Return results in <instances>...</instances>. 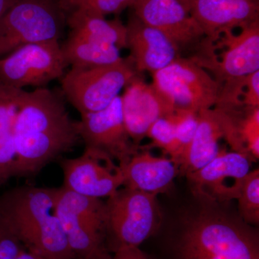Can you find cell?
<instances>
[{
	"mask_svg": "<svg viewBox=\"0 0 259 259\" xmlns=\"http://www.w3.org/2000/svg\"><path fill=\"white\" fill-rule=\"evenodd\" d=\"M172 118L175 127L176 152L171 160L177 165L193 139L198 125V113L176 110Z\"/></svg>",
	"mask_w": 259,
	"mask_h": 259,
	"instance_id": "484cf974",
	"label": "cell"
},
{
	"mask_svg": "<svg viewBox=\"0 0 259 259\" xmlns=\"http://www.w3.org/2000/svg\"><path fill=\"white\" fill-rule=\"evenodd\" d=\"M80 141L78 121L70 117L63 94L47 88L24 91L15 126V178L36 176Z\"/></svg>",
	"mask_w": 259,
	"mask_h": 259,
	"instance_id": "6da1fadb",
	"label": "cell"
},
{
	"mask_svg": "<svg viewBox=\"0 0 259 259\" xmlns=\"http://www.w3.org/2000/svg\"><path fill=\"white\" fill-rule=\"evenodd\" d=\"M121 97L124 123L130 137L139 148L153 122L175 112V107L151 83L136 76Z\"/></svg>",
	"mask_w": 259,
	"mask_h": 259,
	"instance_id": "5bb4252c",
	"label": "cell"
},
{
	"mask_svg": "<svg viewBox=\"0 0 259 259\" xmlns=\"http://www.w3.org/2000/svg\"><path fill=\"white\" fill-rule=\"evenodd\" d=\"M16 259H45L44 257L33 253V252L30 251L27 249L22 250L20 255L17 257Z\"/></svg>",
	"mask_w": 259,
	"mask_h": 259,
	"instance_id": "1f68e13d",
	"label": "cell"
},
{
	"mask_svg": "<svg viewBox=\"0 0 259 259\" xmlns=\"http://www.w3.org/2000/svg\"><path fill=\"white\" fill-rule=\"evenodd\" d=\"M24 249L23 243L0 212V259H16Z\"/></svg>",
	"mask_w": 259,
	"mask_h": 259,
	"instance_id": "83f0119b",
	"label": "cell"
},
{
	"mask_svg": "<svg viewBox=\"0 0 259 259\" xmlns=\"http://www.w3.org/2000/svg\"><path fill=\"white\" fill-rule=\"evenodd\" d=\"M112 259H148L147 256L139 247L120 246L116 248Z\"/></svg>",
	"mask_w": 259,
	"mask_h": 259,
	"instance_id": "f546056e",
	"label": "cell"
},
{
	"mask_svg": "<svg viewBox=\"0 0 259 259\" xmlns=\"http://www.w3.org/2000/svg\"><path fill=\"white\" fill-rule=\"evenodd\" d=\"M24 91L0 81V187L16 177L15 126Z\"/></svg>",
	"mask_w": 259,
	"mask_h": 259,
	"instance_id": "ffe728a7",
	"label": "cell"
},
{
	"mask_svg": "<svg viewBox=\"0 0 259 259\" xmlns=\"http://www.w3.org/2000/svg\"><path fill=\"white\" fill-rule=\"evenodd\" d=\"M240 215L247 223H259V169L250 170L245 177L237 198Z\"/></svg>",
	"mask_w": 259,
	"mask_h": 259,
	"instance_id": "603a6c76",
	"label": "cell"
},
{
	"mask_svg": "<svg viewBox=\"0 0 259 259\" xmlns=\"http://www.w3.org/2000/svg\"><path fill=\"white\" fill-rule=\"evenodd\" d=\"M18 0H0V19Z\"/></svg>",
	"mask_w": 259,
	"mask_h": 259,
	"instance_id": "4dcf8cb0",
	"label": "cell"
},
{
	"mask_svg": "<svg viewBox=\"0 0 259 259\" xmlns=\"http://www.w3.org/2000/svg\"><path fill=\"white\" fill-rule=\"evenodd\" d=\"M123 187L157 196L171 190L179 172L171 158L158 157L150 150L139 149L122 168Z\"/></svg>",
	"mask_w": 259,
	"mask_h": 259,
	"instance_id": "ac0fdd59",
	"label": "cell"
},
{
	"mask_svg": "<svg viewBox=\"0 0 259 259\" xmlns=\"http://www.w3.org/2000/svg\"><path fill=\"white\" fill-rule=\"evenodd\" d=\"M126 28L127 49L138 73L148 71L153 74L180 57V49L169 37L134 14L130 17Z\"/></svg>",
	"mask_w": 259,
	"mask_h": 259,
	"instance_id": "e0dca14e",
	"label": "cell"
},
{
	"mask_svg": "<svg viewBox=\"0 0 259 259\" xmlns=\"http://www.w3.org/2000/svg\"><path fill=\"white\" fill-rule=\"evenodd\" d=\"M182 259L259 258L256 237L243 225L213 211L191 218L181 238Z\"/></svg>",
	"mask_w": 259,
	"mask_h": 259,
	"instance_id": "3957f363",
	"label": "cell"
},
{
	"mask_svg": "<svg viewBox=\"0 0 259 259\" xmlns=\"http://www.w3.org/2000/svg\"><path fill=\"white\" fill-rule=\"evenodd\" d=\"M66 25L69 34L112 44L120 50L127 49V28L119 19L108 20L86 10L73 9L68 13Z\"/></svg>",
	"mask_w": 259,
	"mask_h": 259,
	"instance_id": "44dd1931",
	"label": "cell"
},
{
	"mask_svg": "<svg viewBox=\"0 0 259 259\" xmlns=\"http://www.w3.org/2000/svg\"><path fill=\"white\" fill-rule=\"evenodd\" d=\"M132 8L139 20L164 33L180 50L197 45L205 36L180 0H135Z\"/></svg>",
	"mask_w": 259,
	"mask_h": 259,
	"instance_id": "4fadbf2b",
	"label": "cell"
},
{
	"mask_svg": "<svg viewBox=\"0 0 259 259\" xmlns=\"http://www.w3.org/2000/svg\"><path fill=\"white\" fill-rule=\"evenodd\" d=\"M66 1H67V0H60L61 5V6H62V8H63V6H64V5L65 4V3H66Z\"/></svg>",
	"mask_w": 259,
	"mask_h": 259,
	"instance_id": "836d02e7",
	"label": "cell"
},
{
	"mask_svg": "<svg viewBox=\"0 0 259 259\" xmlns=\"http://www.w3.org/2000/svg\"><path fill=\"white\" fill-rule=\"evenodd\" d=\"M59 161L64 176L61 187L74 193L107 199L123 187L122 168L103 153L84 148L79 157H61Z\"/></svg>",
	"mask_w": 259,
	"mask_h": 259,
	"instance_id": "30bf717a",
	"label": "cell"
},
{
	"mask_svg": "<svg viewBox=\"0 0 259 259\" xmlns=\"http://www.w3.org/2000/svg\"><path fill=\"white\" fill-rule=\"evenodd\" d=\"M243 116L238 119L239 139L252 161L259 158V107H244Z\"/></svg>",
	"mask_w": 259,
	"mask_h": 259,
	"instance_id": "cb8c5ba5",
	"label": "cell"
},
{
	"mask_svg": "<svg viewBox=\"0 0 259 259\" xmlns=\"http://www.w3.org/2000/svg\"><path fill=\"white\" fill-rule=\"evenodd\" d=\"M190 12L209 40L259 20L258 0H191Z\"/></svg>",
	"mask_w": 259,
	"mask_h": 259,
	"instance_id": "2e32d148",
	"label": "cell"
},
{
	"mask_svg": "<svg viewBox=\"0 0 259 259\" xmlns=\"http://www.w3.org/2000/svg\"><path fill=\"white\" fill-rule=\"evenodd\" d=\"M138 75L131 57L95 67H71L61 78L63 96L80 115L104 110Z\"/></svg>",
	"mask_w": 259,
	"mask_h": 259,
	"instance_id": "8992f818",
	"label": "cell"
},
{
	"mask_svg": "<svg viewBox=\"0 0 259 259\" xmlns=\"http://www.w3.org/2000/svg\"><path fill=\"white\" fill-rule=\"evenodd\" d=\"M63 54L71 67H95L122 60L120 50L112 44L96 41L69 34L61 46Z\"/></svg>",
	"mask_w": 259,
	"mask_h": 259,
	"instance_id": "7402d4cb",
	"label": "cell"
},
{
	"mask_svg": "<svg viewBox=\"0 0 259 259\" xmlns=\"http://www.w3.org/2000/svg\"><path fill=\"white\" fill-rule=\"evenodd\" d=\"M252 162L243 153L221 149L212 161L186 177L196 196L210 202H229L238 198Z\"/></svg>",
	"mask_w": 259,
	"mask_h": 259,
	"instance_id": "7c38bea8",
	"label": "cell"
},
{
	"mask_svg": "<svg viewBox=\"0 0 259 259\" xmlns=\"http://www.w3.org/2000/svg\"><path fill=\"white\" fill-rule=\"evenodd\" d=\"M172 114L153 122L146 134V137L151 139V144L148 146H141L139 149L158 148L166 154L169 155L171 159L174 158L176 152V138Z\"/></svg>",
	"mask_w": 259,
	"mask_h": 259,
	"instance_id": "d4e9b609",
	"label": "cell"
},
{
	"mask_svg": "<svg viewBox=\"0 0 259 259\" xmlns=\"http://www.w3.org/2000/svg\"><path fill=\"white\" fill-rule=\"evenodd\" d=\"M226 50L221 61L209 64L220 84L241 81L259 71V20L241 29L238 35L233 31L219 37Z\"/></svg>",
	"mask_w": 259,
	"mask_h": 259,
	"instance_id": "9a60e30c",
	"label": "cell"
},
{
	"mask_svg": "<svg viewBox=\"0 0 259 259\" xmlns=\"http://www.w3.org/2000/svg\"><path fill=\"white\" fill-rule=\"evenodd\" d=\"M152 84L175 110L196 113L215 106L221 90V85L203 66L180 56L153 73Z\"/></svg>",
	"mask_w": 259,
	"mask_h": 259,
	"instance_id": "52a82bcc",
	"label": "cell"
},
{
	"mask_svg": "<svg viewBox=\"0 0 259 259\" xmlns=\"http://www.w3.org/2000/svg\"><path fill=\"white\" fill-rule=\"evenodd\" d=\"M225 134L222 116L218 109L199 112L193 139L177 163L179 175L186 177L212 161L221 151L219 141L224 139Z\"/></svg>",
	"mask_w": 259,
	"mask_h": 259,
	"instance_id": "d6986e66",
	"label": "cell"
},
{
	"mask_svg": "<svg viewBox=\"0 0 259 259\" xmlns=\"http://www.w3.org/2000/svg\"><path fill=\"white\" fill-rule=\"evenodd\" d=\"M56 212L74 259H112L104 246L106 203L102 199L56 191Z\"/></svg>",
	"mask_w": 259,
	"mask_h": 259,
	"instance_id": "277c9868",
	"label": "cell"
},
{
	"mask_svg": "<svg viewBox=\"0 0 259 259\" xmlns=\"http://www.w3.org/2000/svg\"><path fill=\"white\" fill-rule=\"evenodd\" d=\"M255 259H259V258H255Z\"/></svg>",
	"mask_w": 259,
	"mask_h": 259,
	"instance_id": "e575fe53",
	"label": "cell"
},
{
	"mask_svg": "<svg viewBox=\"0 0 259 259\" xmlns=\"http://www.w3.org/2000/svg\"><path fill=\"white\" fill-rule=\"evenodd\" d=\"M242 104L245 107H259V71L245 77Z\"/></svg>",
	"mask_w": 259,
	"mask_h": 259,
	"instance_id": "f1b7e54d",
	"label": "cell"
},
{
	"mask_svg": "<svg viewBox=\"0 0 259 259\" xmlns=\"http://www.w3.org/2000/svg\"><path fill=\"white\" fill-rule=\"evenodd\" d=\"M56 188L22 186L0 195L3 214L25 249L45 259H74L56 212Z\"/></svg>",
	"mask_w": 259,
	"mask_h": 259,
	"instance_id": "7a4b0ae2",
	"label": "cell"
},
{
	"mask_svg": "<svg viewBox=\"0 0 259 259\" xmlns=\"http://www.w3.org/2000/svg\"><path fill=\"white\" fill-rule=\"evenodd\" d=\"M68 66L59 40L27 44L0 59V81L20 90L46 88Z\"/></svg>",
	"mask_w": 259,
	"mask_h": 259,
	"instance_id": "9c48e42d",
	"label": "cell"
},
{
	"mask_svg": "<svg viewBox=\"0 0 259 259\" xmlns=\"http://www.w3.org/2000/svg\"><path fill=\"white\" fill-rule=\"evenodd\" d=\"M66 17L60 0H18L0 19V59L22 46L59 40Z\"/></svg>",
	"mask_w": 259,
	"mask_h": 259,
	"instance_id": "5b68a950",
	"label": "cell"
},
{
	"mask_svg": "<svg viewBox=\"0 0 259 259\" xmlns=\"http://www.w3.org/2000/svg\"><path fill=\"white\" fill-rule=\"evenodd\" d=\"M156 197L122 187L107 199L106 234L117 242L116 248L139 247L153 234L160 216Z\"/></svg>",
	"mask_w": 259,
	"mask_h": 259,
	"instance_id": "ba28073f",
	"label": "cell"
},
{
	"mask_svg": "<svg viewBox=\"0 0 259 259\" xmlns=\"http://www.w3.org/2000/svg\"><path fill=\"white\" fill-rule=\"evenodd\" d=\"M135 0H67L63 8L66 13L73 9H81L93 14L105 17L119 14L126 8L132 7Z\"/></svg>",
	"mask_w": 259,
	"mask_h": 259,
	"instance_id": "4316f807",
	"label": "cell"
},
{
	"mask_svg": "<svg viewBox=\"0 0 259 259\" xmlns=\"http://www.w3.org/2000/svg\"><path fill=\"white\" fill-rule=\"evenodd\" d=\"M181 3H183L184 5H185L186 7L188 8V9L190 10V4L191 0H180Z\"/></svg>",
	"mask_w": 259,
	"mask_h": 259,
	"instance_id": "d6a6232c",
	"label": "cell"
},
{
	"mask_svg": "<svg viewBox=\"0 0 259 259\" xmlns=\"http://www.w3.org/2000/svg\"><path fill=\"white\" fill-rule=\"evenodd\" d=\"M78 131L84 148L106 155L121 168L139 151L126 130L120 95L104 110L81 115Z\"/></svg>",
	"mask_w": 259,
	"mask_h": 259,
	"instance_id": "8fae6325",
	"label": "cell"
}]
</instances>
